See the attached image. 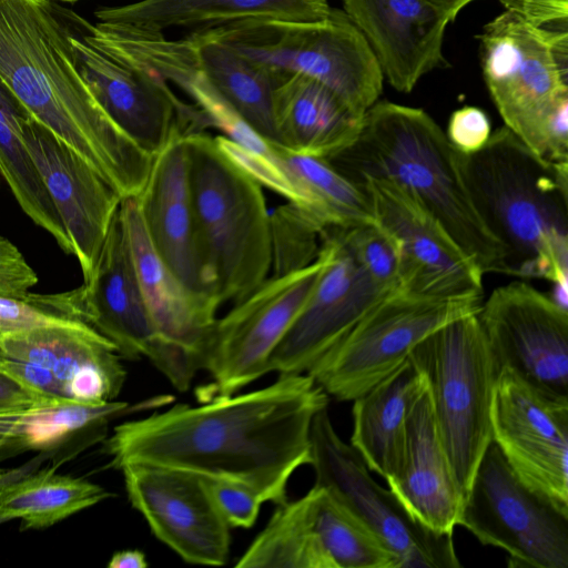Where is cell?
<instances>
[{
    "label": "cell",
    "instance_id": "cell-1",
    "mask_svg": "<svg viewBox=\"0 0 568 568\" xmlns=\"http://www.w3.org/2000/svg\"><path fill=\"white\" fill-rule=\"evenodd\" d=\"M328 395L306 373L280 375L256 390L191 406L176 404L114 427L110 465L149 464L243 485L276 506L310 463V434Z\"/></svg>",
    "mask_w": 568,
    "mask_h": 568
},
{
    "label": "cell",
    "instance_id": "cell-2",
    "mask_svg": "<svg viewBox=\"0 0 568 568\" xmlns=\"http://www.w3.org/2000/svg\"><path fill=\"white\" fill-rule=\"evenodd\" d=\"M70 37L52 0H0V77L122 199L138 196L153 158L100 105L78 70Z\"/></svg>",
    "mask_w": 568,
    "mask_h": 568
},
{
    "label": "cell",
    "instance_id": "cell-3",
    "mask_svg": "<svg viewBox=\"0 0 568 568\" xmlns=\"http://www.w3.org/2000/svg\"><path fill=\"white\" fill-rule=\"evenodd\" d=\"M462 182L481 222L499 243L506 274L541 277L568 293V162L541 159L509 129L483 149L454 150Z\"/></svg>",
    "mask_w": 568,
    "mask_h": 568
},
{
    "label": "cell",
    "instance_id": "cell-4",
    "mask_svg": "<svg viewBox=\"0 0 568 568\" xmlns=\"http://www.w3.org/2000/svg\"><path fill=\"white\" fill-rule=\"evenodd\" d=\"M332 161H341L338 170L352 181L371 176L395 184L444 226L484 275L506 274L504 251L469 199L454 149L424 110L375 102L358 140Z\"/></svg>",
    "mask_w": 568,
    "mask_h": 568
},
{
    "label": "cell",
    "instance_id": "cell-5",
    "mask_svg": "<svg viewBox=\"0 0 568 568\" xmlns=\"http://www.w3.org/2000/svg\"><path fill=\"white\" fill-rule=\"evenodd\" d=\"M75 26L88 43L115 61L173 82L205 113L226 105L273 145H280L272 95L283 80L203 30L178 40L119 22Z\"/></svg>",
    "mask_w": 568,
    "mask_h": 568
},
{
    "label": "cell",
    "instance_id": "cell-6",
    "mask_svg": "<svg viewBox=\"0 0 568 568\" xmlns=\"http://www.w3.org/2000/svg\"><path fill=\"white\" fill-rule=\"evenodd\" d=\"M187 179L205 270L222 304L251 294L272 271L271 213L262 185L205 131L184 136Z\"/></svg>",
    "mask_w": 568,
    "mask_h": 568
},
{
    "label": "cell",
    "instance_id": "cell-7",
    "mask_svg": "<svg viewBox=\"0 0 568 568\" xmlns=\"http://www.w3.org/2000/svg\"><path fill=\"white\" fill-rule=\"evenodd\" d=\"M484 78L509 129L541 159L568 158V34L503 13L478 36Z\"/></svg>",
    "mask_w": 568,
    "mask_h": 568
},
{
    "label": "cell",
    "instance_id": "cell-8",
    "mask_svg": "<svg viewBox=\"0 0 568 568\" xmlns=\"http://www.w3.org/2000/svg\"><path fill=\"white\" fill-rule=\"evenodd\" d=\"M271 73L308 75L365 113L383 91L384 75L365 37L344 10L314 22L250 19L200 29Z\"/></svg>",
    "mask_w": 568,
    "mask_h": 568
},
{
    "label": "cell",
    "instance_id": "cell-9",
    "mask_svg": "<svg viewBox=\"0 0 568 568\" xmlns=\"http://www.w3.org/2000/svg\"><path fill=\"white\" fill-rule=\"evenodd\" d=\"M408 358L425 378L439 436L465 495L493 440L490 408L500 371L478 313L434 331Z\"/></svg>",
    "mask_w": 568,
    "mask_h": 568
},
{
    "label": "cell",
    "instance_id": "cell-10",
    "mask_svg": "<svg viewBox=\"0 0 568 568\" xmlns=\"http://www.w3.org/2000/svg\"><path fill=\"white\" fill-rule=\"evenodd\" d=\"M483 295L434 298L396 292L373 307L306 374L328 396L353 402L403 365L426 336L478 313Z\"/></svg>",
    "mask_w": 568,
    "mask_h": 568
},
{
    "label": "cell",
    "instance_id": "cell-11",
    "mask_svg": "<svg viewBox=\"0 0 568 568\" xmlns=\"http://www.w3.org/2000/svg\"><path fill=\"white\" fill-rule=\"evenodd\" d=\"M458 525L515 568H568V511L527 486L494 440L464 495Z\"/></svg>",
    "mask_w": 568,
    "mask_h": 568
},
{
    "label": "cell",
    "instance_id": "cell-12",
    "mask_svg": "<svg viewBox=\"0 0 568 568\" xmlns=\"http://www.w3.org/2000/svg\"><path fill=\"white\" fill-rule=\"evenodd\" d=\"M327 261L321 245L310 265L268 276L251 294L216 318L202 371L211 383L202 402L237 393L268 373V359L304 306Z\"/></svg>",
    "mask_w": 568,
    "mask_h": 568
},
{
    "label": "cell",
    "instance_id": "cell-13",
    "mask_svg": "<svg viewBox=\"0 0 568 568\" xmlns=\"http://www.w3.org/2000/svg\"><path fill=\"white\" fill-rule=\"evenodd\" d=\"M311 465L315 484L332 493L396 556L397 568H459L453 534L417 521L390 491L371 476L358 453L336 433L327 408L312 423Z\"/></svg>",
    "mask_w": 568,
    "mask_h": 568
},
{
    "label": "cell",
    "instance_id": "cell-14",
    "mask_svg": "<svg viewBox=\"0 0 568 568\" xmlns=\"http://www.w3.org/2000/svg\"><path fill=\"white\" fill-rule=\"evenodd\" d=\"M75 63L100 105L145 153L154 158L173 140L212 126L196 104L181 100L155 74L122 64L85 41L62 8Z\"/></svg>",
    "mask_w": 568,
    "mask_h": 568
},
{
    "label": "cell",
    "instance_id": "cell-15",
    "mask_svg": "<svg viewBox=\"0 0 568 568\" xmlns=\"http://www.w3.org/2000/svg\"><path fill=\"white\" fill-rule=\"evenodd\" d=\"M490 420L493 440L515 474L568 511V398L545 393L501 368Z\"/></svg>",
    "mask_w": 568,
    "mask_h": 568
},
{
    "label": "cell",
    "instance_id": "cell-16",
    "mask_svg": "<svg viewBox=\"0 0 568 568\" xmlns=\"http://www.w3.org/2000/svg\"><path fill=\"white\" fill-rule=\"evenodd\" d=\"M354 182L368 196L375 222L395 243L399 292L434 298L483 295L484 274L418 202L385 180L362 176Z\"/></svg>",
    "mask_w": 568,
    "mask_h": 568
},
{
    "label": "cell",
    "instance_id": "cell-17",
    "mask_svg": "<svg viewBox=\"0 0 568 568\" xmlns=\"http://www.w3.org/2000/svg\"><path fill=\"white\" fill-rule=\"evenodd\" d=\"M478 318L499 367L568 398V310L523 281L495 288Z\"/></svg>",
    "mask_w": 568,
    "mask_h": 568
},
{
    "label": "cell",
    "instance_id": "cell-18",
    "mask_svg": "<svg viewBox=\"0 0 568 568\" xmlns=\"http://www.w3.org/2000/svg\"><path fill=\"white\" fill-rule=\"evenodd\" d=\"M327 261L304 306L268 359V373H307L373 307L392 294L359 268L339 230L322 234ZM394 294V293H393Z\"/></svg>",
    "mask_w": 568,
    "mask_h": 568
},
{
    "label": "cell",
    "instance_id": "cell-19",
    "mask_svg": "<svg viewBox=\"0 0 568 568\" xmlns=\"http://www.w3.org/2000/svg\"><path fill=\"white\" fill-rule=\"evenodd\" d=\"M119 470L129 501L161 542L192 565L227 562L231 527L215 507L204 478L141 463L125 464Z\"/></svg>",
    "mask_w": 568,
    "mask_h": 568
},
{
    "label": "cell",
    "instance_id": "cell-20",
    "mask_svg": "<svg viewBox=\"0 0 568 568\" xmlns=\"http://www.w3.org/2000/svg\"><path fill=\"white\" fill-rule=\"evenodd\" d=\"M81 317L106 337L121 357L149 359L172 385L173 361L146 306L119 210L93 274L81 286Z\"/></svg>",
    "mask_w": 568,
    "mask_h": 568
},
{
    "label": "cell",
    "instance_id": "cell-21",
    "mask_svg": "<svg viewBox=\"0 0 568 568\" xmlns=\"http://www.w3.org/2000/svg\"><path fill=\"white\" fill-rule=\"evenodd\" d=\"M119 211L146 306L173 361L172 386L185 392L202 371L220 306L193 294L162 261L146 233L136 196L122 199Z\"/></svg>",
    "mask_w": 568,
    "mask_h": 568
},
{
    "label": "cell",
    "instance_id": "cell-22",
    "mask_svg": "<svg viewBox=\"0 0 568 568\" xmlns=\"http://www.w3.org/2000/svg\"><path fill=\"white\" fill-rule=\"evenodd\" d=\"M22 135L68 233L83 283H87L122 197L85 160L33 115L24 122Z\"/></svg>",
    "mask_w": 568,
    "mask_h": 568
},
{
    "label": "cell",
    "instance_id": "cell-23",
    "mask_svg": "<svg viewBox=\"0 0 568 568\" xmlns=\"http://www.w3.org/2000/svg\"><path fill=\"white\" fill-rule=\"evenodd\" d=\"M0 357L48 369L84 404L115 400L126 377L115 346L81 321L0 333Z\"/></svg>",
    "mask_w": 568,
    "mask_h": 568
},
{
    "label": "cell",
    "instance_id": "cell-24",
    "mask_svg": "<svg viewBox=\"0 0 568 568\" xmlns=\"http://www.w3.org/2000/svg\"><path fill=\"white\" fill-rule=\"evenodd\" d=\"M136 197L149 239L162 261L193 294L221 306L201 255L184 136L153 158Z\"/></svg>",
    "mask_w": 568,
    "mask_h": 568
},
{
    "label": "cell",
    "instance_id": "cell-25",
    "mask_svg": "<svg viewBox=\"0 0 568 568\" xmlns=\"http://www.w3.org/2000/svg\"><path fill=\"white\" fill-rule=\"evenodd\" d=\"M342 2L395 90L408 93L423 75L447 64L443 40L450 21L426 0Z\"/></svg>",
    "mask_w": 568,
    "mask_h": 568
},
{
    "label": "cell",
    "instance_id": "cell-26",
    "mask_svg": "<svg viewBox=\"0 0 568 568\" xmlns=\"http://www.w3.org/2000/svg\"><path fill=\"white\" fill-rule=\"evenodd\" d=\"M386 483L422 525L439 534L454 532L464 493L439 436L427 385L409 407L400 465Z\"/></svg>",
    "mask_w": 568,
    "mask_h": 568
},
{
    "label": "cell",
    "instance_id": "cell-27",
    "mask_svg": "<svg viewBox=\"0 0 568 568\" xmlns=\"http://www.w3.org/2000/svg\"><path fill=\"white\" fill-rule=\"evenodd\" d=\"M280 146L332 161L359 138L364 114L324 83L302 73L285 77L273 90Z\"/></svg>",
    "mask_w": 568,
    "mask_h": 568
},
{
    "label": "cell",
    "instance_id": "cell-28",
    "mask_svg": "<svg viewBox=\"0 0 568 568\" xmlns=\"http://www.w3.org/2000/svg\"><path fill=\"white\" fill-rule=\"evenodd\" d=\"M326 0H141L102 8L99 21L161 31L170 28L209 29L250 19L314 22L328 17Z\"/></svg>",
    "mask_w": 568,
    "mask_h": 568
},
{
    "label": "cell",
    "instance_id": "cell-29",
    "mask_svg": "<svg viewBox=\"0 0 568 568\" xmlns=\"http://www.w3.org/2000/svg\"><path fill=\"white\" fill-rule=\"evenodd\" d=\"M426 382L409 358L393 374L353 400L351 446L369 471L385 480L400 465L406 418Z\"/></svg>",
    "mask_w": 568,
    "mask_h": 568
},
{
    "label": "cell",
    "instance_id": "cell-30",
    "mask_svg": "<svg viewBox=\"0 0 568 568\" xmlns=\"http://www.w3.org/2000/svg\"><path fill=\"white\" fill-rule=\"evenodd\" d=\"M172 396L164 395L135 405L111 400L84 404L72 399H51L0 410V452L48 449L70 435L93 426L104 425L111 417L131 412L169 405Z\"/></svg>",
    "mask_w": 568,
    "mask_h": 568
},
{
    "label": "cell",
    "instance_id": "cell-31",
    "mask_svg": "<svg viewBox=\"0 0 568 568\" xmlns=\"http://www.w3.org/2000/svg\"><path fill=\"white\" fill-rule=\"evenodd\" d=\"M110 496L98 484L53 469L0 471V525L20 519L21 529L48 528Z\"/></svg>",
    "mask_w": 568,
    "mask_h": 568
},
{
    "label": "cell",
    "instance_id": "cell-32",
    "mask_svg": "<svg viewBox=\"0 0 568 568\" xmlns=\"http://www.w3.org/2000/svg\"><path fill=\"white\" fill-rule=\"evenodd\" d=\"M31 116L0 77V175L28 217L72 254L62 220L23 141L22 126Z\"/></svg>",
    "mask_w": 568,
    "mask_h": 568
},
{
    "label": "cell",
    "instance_id": "cell-33",
    "mask_svg": "<svg viewBox=\"0 0 568 568\" xmlns=\"http://www.w3.org/2000/svg\"><path fill=\"white\" fill-rule=\"evenodd\" d=\"M327 568H397L395 554L327 489L307 491Z\"/></svg>",
    "mask_w": 568,
    "mask_h": 568
},
{
    "label": "cell",
    "instance_id": "cell-34",
    "mask_svg": "<svg viewBox=\"0 0 568 568\" xmlns=\"http://www.w3.org/2000/svg\"><path fill=\"white\" fill-rule=\"evenodd\" d=\"M235 566L327 568L313 526L308 495L278 505Z\"/></svg>",
    "mask_w": 568,
    "mask_h": 568
},
{
    "label": "cell",
    "instance_id": "cell-35",
    "mask_svg": "<svg viewBox=\"0 0 568 568\" xmlns=\"http://www.w3.org/2000/svg\"><path fill=\"white\" fill-rule=\"evenodd\" d=\"M275 148L312 194L323 233L375 222L364 190L329 161Z\"/></svg>",
    "mask_w": 568,
    "mask_h": 568
},
{
    "label": "cell",
    "instance_id": "cell-36",
    "mask_svg": "<svg viewBox=\"0 0 568 568\" xmlns=\"http://www.w3.org/2000/svg\"><path fill=\"white\" fill-rule=\"evenodd\" d=\"M272 275H280L313 263L320 252L318 229L291 203L271 213Z\"/></svg>",
    "mask_w": 568,
    "mask_h": 568
},
{
    "label": "cell",
    "instance_id": "cell-37",
    "mask_svg": "<svg viewBox=\"0 0 568 568\" xmlns=\"http://www.w3.org/2000/svg\"><path fill=\"white\" fill-rule=\"evenodd\" d=\"M74 321H81L80 287L57 294H0V333Z\"/></svg>",
    "mask_w": 568,
    "mask_h": 568
},
{
    "label": "cell",
    "instance_id": "cell-38",
    "mask_svg": "<svg viewBox=\"0 0 568 568\" xmlns=\"http://www.w3.org/2000/svg\"><path fill=\"white\" fill-rule=\"evenodd\" d=\"M339 231L364 274L383 292H399V260L390 236L376 222Z\"/></svg>",
    "mask_w": 568,
    "mask_h": 568
},
{
    "label": "cell",
    "instance_id": "cell-39",
    "mask_svg": "<svg viewBox=\"0 0 568 568\" xmlns=\"http://www.w3.org/2000/svg\"><path fill=\"white\" fill-rule=\"evenodd\" d=\"M210 496L219 513L231 528H250L264 500L253 489L240 484L205 479Z\"/></svg>",
    "mask_w": 568,
    "mask_h": 568
},
{
    "label": "cell",
    "instance_id": "cell-40",
    "mask_svg": "<svg viewBox=\"0 0 568 568\" xmlns=\"http://www.w3.org/2000/svg\"><path fill=\"white\" fill-rule=\"evenodd\" d=\"M491 133L486 112L477 106L466 105L452 113L445 134L455 151L470 154L483 149Z\"/></svg>",
    "mask_w": 568,
    "mask_h": 568
},
{
    "label": "cell",
    "instance_id": "cell-41",
    "mask_svg": "<svg viewBox=\"0 0 568 568\" xmlns=\"http://www.w3.org/2000/svg\"><path fill=\"white\" fill-rule=\"evenodd\" d=\"M528 24L552 34H568V0H500Z\"/></svg>",
    "mask_w": 568,
    "mask_h": 568
},
{
    "label": "cell",
    "instance_id": "cell-42",
    "mask_svg": "<svg viewBox=\"0 0 568 568\" xmlns=\"http://www.w3.org/2000/svg\"><path fill=\"white\" fill-rule=\"evenodd\" d=\"M37 283L38 275L20 250L0 235V294L22 295Z\"/></svg>",
    "mask_w": 568,
    "mask_h": 568
},
{
    "label": "cell",
    "instance_id": "cell-43",
    "mask_svg": "<svg viewBox=\"0 0 568 568\" xmlns=\"http://www.w3.org/2000/svg\"><path fill=\"white\" fill-rule=\"evenodd\" d=\"M0 372L43 395L70 399L58 378L41 366L0 357Z\"/></svg>",
    "mask_w": 568,
    "mask_h": 568
},
{
    "label": "cell",
    "instance_id": "cell-44",
    "mask_svg": "<svg viewBox=\"0 0 568 568\" xmlns=\"http://www.w3.org/2000/svg\"><path fill=\"white\" fill-rule=\"evenodd\" d=\"M148 560L141 550L125 549L116 551L112 555L108 567L109 568H145Z\"/></svg>",
    "mask_w": 568,
    "mask_h": 568
},
{
    "label": "cell",
    "instance_id": "cell-45",
    "mask_svg": "<svg viewBox=\"0 0 568 568\" xmlns=\"http://www.w3.org/2000/svg\"><path fill=\"white\" fill-rule=\"evenodd\" d=\"M443 13H445L449 21L455 20L458 12L474 0H426Z\"/></svg>",
    "mask_w": 568,
    "mask_h": 568
},
{
    "label": "cell",
    "instance_id": "cell-46",
    "mask_svg": "<svg viewBox=\"0 0 568 568\" xmlns=\"http://www.w3.org/2000/svg\"><path fill=\"white\" fill-rule=\"evenodd\" d=\"M60 1H64V2H74L77 0H60Z\"/></svg>",
    "mask_w": 568,
    "mask_h": 568
}]
</instances>
